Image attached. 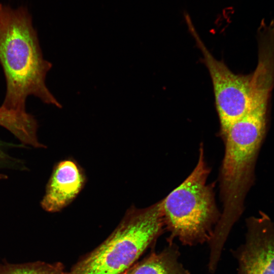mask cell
Segmentation results:
<instances>
[{"label":"cell","instance_id":"obj_1","mask_svg":"<svg viewBox=\"0 0 274 274\" xmlns=\"http://www.w3.org/2000/svg\"><path fill=\"white\" fill-rule=\"evenodd\" d=\"M0 64L6 93L0 106V125L22 142L35 140L38 123L26 110L27 97L61 108L46 84L52 64L43 56L31 17L24 9L0 5Z\"/></svg>","mask_w":274,"mask_h":274},{"label":"cell","instance_id":"obj_2","mask_svg":"<svg viewBox=\"0 0 274 274\" xmlns=\"http://www.w3.org/2000/svg\"><path fill=\"white\" fill-rule=\"evenodd\" d=\"M266 112L250 109L220 135L225 146L219 182L222 203L212 241L224 245L245 210L246 197L254 184L256 161L266 129Z\"/></svg>","mask_w":274,"mask_h":274},{"label":"cell","instance_id":"obj_3","mask_svg":"<svg viewBox=\"0 0 274 274\" xmlns=\"http://www.w3.org/2000/svg\"><path fill=\"white\" fill-rule=\"evenodd\" d=\"M210 172L200 144L193 170L161 200L167 242L177 239L184 246H193L211 240L221 212L216 201V182H208Z\"/></svg>","mask_w":274,"mask_h":274},{"label":"cell","instance_id":"obj_4","mask_svg":"<svg viewBox=\"0 0 274 274\" xmlns=\"http://www.w3.org/2000/svg\"><path fill=\"white\" fill-rule=\"evenodd\" d=\"M164 231L161 200L131 206L109 237L65 274H123Z\"/></svg>","mask_w":274,"mask_h":274},{"label":"cell","instance_id":"obj_5","mask_svg":"<svg viewBox=\"0 0 274 274\" xmlns=\"http://www.w3.org/2000/svg\"><path fill=\"white\" fill-rule=\"evenodd\" d=\"M184 15L188 29L202 54L212 80L220 135L250 110L252 75L235 74L223 61L216 59L198 36L189 14L186 13Z\"/></svg>","mask_w":274,"mask_h":274},{"label":"cell","instance_id":"obj_6","mask_svg":"<svg viewBox=\"0 0 274 274\" xmlns=\"http://www.w3.org/2000/svg\"><path fill=\"white\" fill-rule=\"evenodd\" d=\"M245 242L233 254L237 274H274V223L265 212L246 219Z\"/></svg>","mask_w":274,"mask_h":274},{"label":"cell","instance_id":"obj_7","mask_svg":"<svg viewBox=\"0 0 274 274\" xmlns=\"http://www.w3.org/2000/svg\"><path fill=\"white\" fill-rule=\"evenodd\" d=\"M84 170L72 158L58 162L54 166L41 204L48 212L61 211L78 196L86 183Z\"/></svg>","mask_w":274,"mask_h":274},{"label":"cell","instance_id":"obj_8","mask_svg":"<svg viewBox=\"0 0 274 274\" xmlns=\"http://www.w3.org/2000/svg\"><path fill=\"white\" fill-rule=\"evenodd\" d=\"M161 251L152 252L124 274H190L180 261L178 246L174 242Z\"/></svg>","mask_w":274,"mask_h":274},{"label":"cell","instance_id":"obj_9","mask_svg":"<svg viewBox=\"0 0 274 274\" xmlns=\"http://www.w3.org/2000/svg\"><path fill=\"white\" fill-rule=\"evenodd\" d=\"M60 263L49 264L37 261L13 264L0 263V274H65Z\"/></svg>","mask_w":274,"mask_h":274},{"label":"cell","instance_id":"obj_10","mask_svg":"<svg viewBox=\"0 0 274 274\" xmlns=\"http://www.w3.org/2000/svg\"><path fill=\"white\" fill-rule=\"evenodd\" d=\"M6 156L5 153L3 151V150H2V148H1V145H0V162L4 160V159L6 158Z\"/></svg>","mask_w":274,"mask_h":274},{"label":"cell","instance_id":"obj_11","mask_svg":"<svg viewBox=\"0 0 274 274\" xmlns=\"http://www.w3.org/2000/svg\"><path fill=\"white\" fill-rule=\"evenodd\" d=\"M5 178V176L0 174V179H2V178Z\"/></svg>","mask_w":274,"mask_h":274},{"label":"cell","instance_id":"obj_12","mask_svg":"<svg viewBox=\"0 0 274 274\" xmlns=\"http://www.w3.org/2000/svg\"></svg>","mask_w":274,"mask_h":274}]
</instances>
